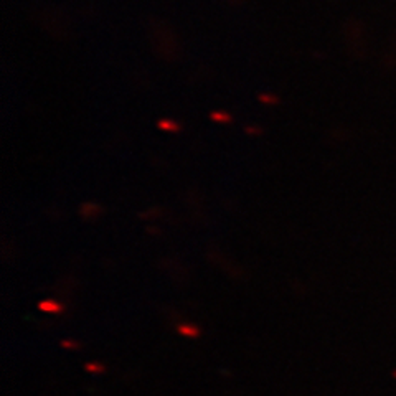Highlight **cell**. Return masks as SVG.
<instances>
[{
    "mask_svg": "<svg viewBox=\"0 0 396 396\" xmlns=\"http://www.w3.org/2000/svg\"><path fill=\"white\" fill-rule=\"evenodd\" d=\"M180 332H182V334H187V335H198V330L193 329V327H182Z\"/></svg>",
    "mask_w": 396,
    "mask_h": 396,
    "instance_id": "6da1fadb",
    "label": "cell"
},
{
    "mask_svg": "<svg viewBox=\"0 0 396 396\" xmlns=\"http://www.w3.org/2000/svg\"><path fill=\"white\" fill-rule=\"evenodd\" d=\"M161 127H172L174 131H177V126L172 122V124H165V122H161Z\"/></svg>",
    "mask_w": 396,
    "mask_h": 396,
    "instance_id": "7a4b0ae2",
    "label": "cell"
},
{
    "mask_svg": "<svg viewBox=\"0 0 396 396\" xmlns=\"http://www.w3.org/2000/svg\"><path fill=\"white\" fill-rule=\"evenodd\" d=\"M88 368H90V371H101L103 368H99V366L96 365H88Z\"/></svg>",
    "mask_w": 396,
    "mask_h": 396,
    "instance_id": "3957f363",
    "label": "cell"
}]
</instances>
